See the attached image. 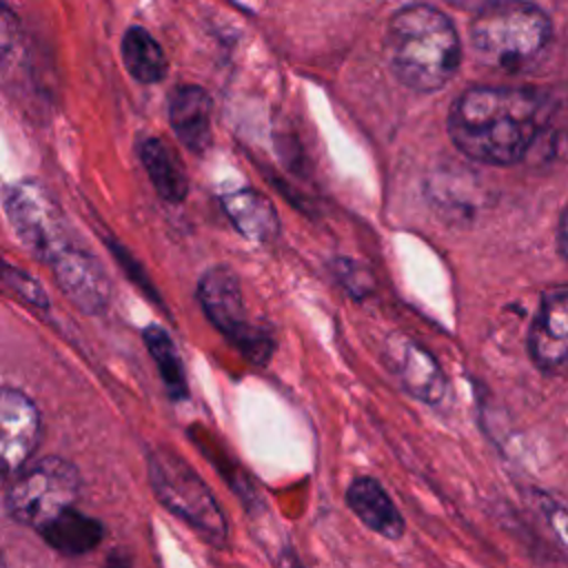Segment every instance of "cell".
<instances>
[{
    "mask_svg": "<svg viewBox=\"0 0 568 568\" xmlns=\"http://www.w3.org/2000/svg\"><path fill=\"white\" fill-rule=\"evenodd\" d=\"M138 153L158 195L171 204L182 202L189 193V178L178 153L160 138H144Z\"/></svg>",
    "mask_w": 568,
    "mask_h": 568,
    "instance_id": "15",
    "label": "cell"
},
{
    "mask_svg": "<svg viewBox=\"0 0 568 568\" xmlns=\"http://www.w3.org/2000/svg\"><path fill=\"white\" fill-rule=\"evenodd\" d=\"M557 248L561 253V257L568 262V204L559 215V224H557Z\"/></svg>",
    "mask_w": 568,
    "mask_h": 568,
    "instance_id": "22",
    "label": "cell"
},
{
    "mask_svg": "<svg viewBox=\"0 0 568 568\" xmlns=\"http://www.w3.org/2000/svg\"><path fill=\"white\" fill-rule=\"evenodd\" d=\"M384 53L393 75L415 91L442 89L462 62L459 36L450 18L428 4L404 7L388 20Z\"/></svg>",
    "mask_w": 568,
    "mask_h": 568,
    "instance_id": "2",
    "label": "cell"
},
{
    "mask_svg": "<svg viewBox=\"0 0 568 568\" xmlns=\"http://www.w3.org/2000/svg\"><path fill=\"white\" fill-rule=\"evenodd\" d=\"M4 284L16 291L22 300L31 302L33 306L38 308H49V297H47V291L40 286L38 280H33L31 275H27L24 271L7 264L4 266Z\"/></svg>",
    "mask_w": 568,
    "mask_h": 568,
    "instance_id": "19",
    "label": "cell"
},
{
    "mask_svg": "<svg viewBox=\"0 0 568 568\" xmlns=\"http://www.w3.org/2000/svg\"><path fill=\"white\" fill-rule=\"evenodd\" d=\"M42 539L62 555H84L104 539V528L98 519L78 513L73 506L62 510L55 519L44 524L40 530Z\"/></svg>",
    "mask_w": 568,
    "mask_h": 568,
    "instance_id": "16",
    "label": "cell"
},
{
    "mask_svg": "<svg viewBox=\"0 0 568 568\" xmlns=\"http://www.w3.org/2000/svg\"><path fill=\"white\" fill-rule=\"evenodd\" d=\"M169 122L189 151L204 153L213 140L211 95L195 84L178 87L169 100Z\"/></svg>",
    "mask_w": 568,
    "mask_h": 568,
    "instance_id": "12",
    "label": "cell"
},
{
    "mask_svg": "<svg viewBox=\"0 0 568 568\" xmlns=\"http://www.w3.org/2000/svg\"><path fill=\"white\" fill-rule=\"evenodd\" d=\"M348 508L366 524L371 530L386 539H399L404 532V519L384 490V486L373 477H357L346 488Z\"/></svg>",
    "mask_w": 568,
    "mask_h": 568,
    "instance_id": "14",
    "label": "cell"
},
{
    "mask_svg": "<svg viewBox=\"0 0 568 568\" xmlns=\"http://www.w3.org/2000/svg\"><path fill=\"white\" fill-rule=\"evenodd\" d=\"M333 273L335 277L339 280V284L353 295V297H364L371 293V277L368 273L353 260H344V257H337L333 262Z\"/></svg>",
    "mask_w": 568,
    "mask_h": 568,
    "instance_id": "20",
    "label": "cell"
},
{
    "mask_svg": "<svg viewBox=\"0 0 568 568\" xmlns=\"http://www.w3.org/2000/svg\"><path fill=\"white\" fill-rule=\"evenodd\" d=\"M528 353L541 371L568 364V284L552 286L541 295L528 331Z\"/></svg>",
    "mask_w": 568,
    "mask_h": 568,
    "instance_id": "10",
    "label": "cell"
},
{
    "mask_svg": "<svg viewBox=\"0 0 568 568\" xmlns=\"http://www.w3.org/2000/svg\"><path fill=\"white\" fill-rule=\"evenodd\" d=\"M122 60L138 82L153 84L166 75V55L160 42L142 27H131L122 36Z\"/></svg>",
    "mask_w": 568,
    "mask_h": 568,
    "instance_id": "17",
    "label": "cell"
},
{
    "mask_svg": "<svg viewBox=\"0 0 568 568\" xmlns=\"http://www.w3.org/2000/svg\"><path fill=\"white\" fill-rule=\"evenodd\" d=\"M142 339L146 344V351L151 353V359L158 366V373L166 386V390L175 397L182 399L189 395V386H186V375H184V364L180 359V353L171 339V335L158 326V324H149L142 331Z\"/></svg>",
    "mask_w": 568,
    "mask_h": 568,
    "instance_id": "18",
    "label": "cell"
},
{
    "mask_svg": "<svg viewBox=\"0 0 568 568\" xmlns=\"http://www.w3.org/2000/svg\"><path fill=\"white\" fill-rule=\"evenodd\" d=\"M384 362L406 393L430 406H442L448 382L437 359L410 335L390 333L384 342Z\"/></svg>",
    "mask_w": 568,
    "mask_h": 568,
    "instance_id": "8",
    "label": "cell"
},
{
    "mask_svg": "<svg viewBox=\"0 0 568 568\" xmlns=\"http://www.w3.org/2000/svg\"><path fill=\"white\" fill-rule=\"evenodd\" d=\"M222 209L237 233L251 242L266 244L280 233V217L273 202L255 189H237L222 195Z\"/></svg>",
    "mask_w": 568,
    "mask_h": 568,
    "instance_id": "13",
    "label": "cell"
},
{
    "mask_svg": "<svg viewBox=\"0 0 568 568\" xmlns=\"http://www.w3.org/2000/svg\"><path fill=\"white\" fill-rule=\"evenodd\" d=\"M550 118V100L530 87H470L448 111L453 144L481 164L519 162Z\"/></svg>",
    "mask_w": 568,
    "mask_h": 568,
    "instance_id": "1",
    "label": "cell"
},
{
    "mask_svg": "<svg viewBox=\"0 0 568 568\" xmlns=\"http://www.w3.org/2000/svg\"><path fill=\"white\" fill-rule=\"evenodd\" d=\"M149 481L158 501L211 544H226L229 524L204 479L169 448L149 455Z\"/></svg>",
    "mask_w": 568,
    "mask_h": 568,
    "instance_id": "4",
    "label": "cell"
},
{
    "mask_svg": "<svg viewBox=\"0 0 568 568\" xmlns=\"http://www.w3.org/2000/svg\"><path fill=\"white\" fill-rule=\"evenodd\" d=\"M7 220L20 244L42 262H51L69 242V226L49 189L33 180H20L4 193Z\"/></svg>",
    "mask_w": 568,
    "mask_h": 568,
    "instance_id": "6",
    "label": "cell"
},
{
    "mask_svg": "<svg viewBox=\"0 0 568 568\" xmlns=\"http://www.w3.org/2000/svg\"><path fill=\"white\" fill-rule=\"evenodd\" d=\"M40 439V413L18 388L4 386L0 395V462L2 473H18Z\"/></svg>",
    "mask_w": 568,
    "mask_h": 568,
    "instance_id": "11",
    "label": "cell"
},
{
    "mask_svg": "<svg viewBox=\"0 0 568 568\" xmlns=\"http://www.w3.org/2000/svg\"><path fill=\"white\" fill-rule=\"evenodd\" d=\"M51 273L58 288L87 315H98L111 297L109 275L102 264L87 251L69 244L51 262Z\"/></svg>",
    "mask_w": 568,
    "mask_h": 568,
    "instance_id": "9",
    "label": "cell"
},
{
    "mask_svg": "<svg viewBox=\"0 0 568 568\" xmlns=\"http://www.w3.org/2000/svg\"><path fill=\"white\" fill-rule=\"evenodd\" d=\"M78 495V468L62 457H44L13 473V481L4 495V508L13 521L40 530L62 510L71 508Z\"/></svg>",
    "mask_w": 568,
    "mask_h": 568,
    "instance_id": "5",
    "label": "cell"
},
{
    "mask_svg": "<svg viewBox=\"0 0 568 568\" xmlns=\"http://www.w3.org/2000/svg\"><path fill=\"white\" fill-rule=\"evenodd\" d=\"M552 22L548 13L526 0H499L470 24L475 55L501 71H515L532 62L550 42Z\"/></svg>",
    "mask_w": 568,
    "mask_h": 568,
    "instance_id": "3",
    "label": "cell"
},
{
    "mask_svg": "<svg viewBox=\"0 0 568 568\" xmlns=\"http://www.w3.org/2000/svg\"><path fill=\"white\" fill-rule=\"evenodd\" d=\"M450 7H457V9H464V11H473V13H479L481 9L499 2V0H446Z\"/></svg>",
    "mask_w": 568,
    "mask_h": 568,
    "instance_id": "23",
    "label": "cell"
},
{
    "mask_svg": "<svg viewBox=\"0 0 568 568\" xmlns=\"http://www.w3.org/2000/svg\"><path fill=\"white\" fill-rule=\"evenodd\" d=\"M546 513H548V519H550V524H552V528L557 530V535H561V539L568 544V510H564L561 506H550V508H546Z\"/></svg>",
    "mask_w": 568,
    "mask_h": 568,
    "instance_id": "21",
    "label": "cell"
},
{
    "mask_svg": "<svg viewBox=\"0 0 568 568\" xmlns=\"http://www.w3.org/2000/svg\"><path fill=\"white\" fill-rule=\"evenodd\" d=\"M197 302L209 322L255 364H264L271 355L273 339L266 331L253 326L246 317L240 277L231 266H211L197 282Z\"/></svg>",
    "mask_w": 568,
    "mask_h": 568,
    "instance_id": "7",
    "label": "cell"
}]
</instances>
